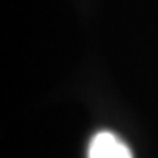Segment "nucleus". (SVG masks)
Wrapping results in <instances>:
<instances>
[{"label": "nucleus", "instance_id": "obj_1", "mask_svg": "<svg viewBox=\"0 0 158 158\" xmlns=\"http://www.w3.org/2000/svg\"><path fill=\"white\" fill-rule=\"evenodd\" d=\"M89 158H132V153L119 137L103 131L90 140Z\"/></svg>", "mask_w": 158, "mask_h": 158}]
</instances>
